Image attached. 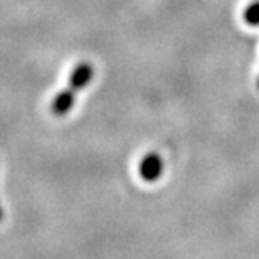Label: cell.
<instances>
[{
  "mask_svg": "<svg viewBox=\"0 0 259 259\" xmlns=\"http://www.w3.org/2000/svg\"><path fill=\"white\" fill-rule=\"evenodd\" d=\"M162 168H163L162 158L157 153H150L140 163V175L147 182H153V180H157L162 175Z\"/></svg>",
  "mask_w": 259,
  "mask_h": 259,
  "instance_id": "cell-1",
  "label": "cell"
},
{
  "mask_svg": "<svg viewBox=\"0 0 259 259\" xmlns=\"http://www.w3.org/2000/svg\"><path fill=\"white\" fill-rule=\"evenodd\" d=\"M93 79V67L90 63H79L74 71L71 72L69 77V86L72 91H79L82 88H86Z\"/></svg>",
  "mask_w": 259,
  "mask_h": 259,
  "instance_id": "cell-2",
  "label": "cell"
},
{
  "mask_svg": "<svg viewBox=\"0 0 259 259\" xmlns=\"http://www.w3.org/2000/svg\"><path fill=\"white\" fill-rule=\"evenodd\" d=\"M74 95H76V91H72L71 88L69 90L61 91L59 95L53 100V105H51V111H53V115L63 116L67 111H71L72 105H74Z\"/></svg>",
  "mask_w": 259,
  "mask_h": 259,
  "instance_id": "cell-3",
  "label": "cell"
},
{
  "mask_svg": "<svg viewBox=\"0 0 259 259\" xmlns=\"http://www.w3.org/2000/svg\"><path fill=\"white\" fill-rule=\"evenodd\" d=\"M244 19H246V22L251 24V25L259 24V2H254L252 5L247 7L246 14H244Z\"/></svg>",
  "mask_w": 259,
  "mask_h": 259,
  "instance_id": "cell-4",
  "label": "cell"
},
{
  "mask_svg": "<svg viewBox=\"0 0 259 259\" xmlns=\"http://www.w3.org/2000/svg\"><path fill=\"white\" fill-rule=\"evenodd\" d=\"M0 221H2V210H0Z\"/></svg>",
  "mask_w": 259,
  "mask_h": 259,
  "instance_id": "cell-5",
  "label": "cell"
}]
</instances>
